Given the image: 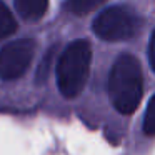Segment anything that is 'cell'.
Instances as JSON below:
<instances>
[{
    "label": "cell",
    "mask_w": 155,
    "mask_h": 155,
    "mask_svg": "<svg viewBox=\"0 0 155 155\" xmlns=\"http://www.w3.org/2000/svg\"><path fill=\"white\" fill-rule=\"evenodd\" d=\"M143 94V75L134 55H120L108 77V95L120 114H134Z\"/></svg>",
    "instance_id": "cell-1"
},
{
    "label": "cell",
    "mask_w": 155,
    "mask_h": 155,
    "mask_svg": "<svg viewBox=\"0 0 155 155\" xmlns=\"http://www.w3.org/2000/svg\"><path fill=\"white\" fill-rule=\"evenodd\" d=\"M92 47L87 40H75L60 55L57 67L58 90L67 98H74L82 92L90 74Z\"/></svg>",
    "instance_id": "cell-2"
},
{
    "label": "cell",
    "mask_w": 155,
    "mask_h": 155,
    "mask_svg": "<svg viewBox=\"0 0 155 155\" xmlns=\"http://www.w3.org/2000/svg\"><path fill=\"white\" fill-rule=\"evenodd\" d=\"M143 20L125 5L108 7L94 20V32L108 42L128 40L140 32Z\"/></svg>",
    "instance_id": "cell-3"
},
{
    "label": "cell",
    "mask_w": 155,
    "mask_h": 155,
    "mask_svg": "<svg viewBox=\"0 0 155 155\" xmlns=\"http://www.w3.org/2000/svg\"><path fill=\"white\" fill-rule=\"evenodd\" d=\"M35 52V42L30 38L15 40L0 50V78L15 80L28 68Z\"/></svg>",
    "instance_id": "cell-4"
},
{
    "label": "cell",
    "mask_w": 155,
    "mask_h": 155,
    "mask_svg": "<svg viewBox=\"0 0 155 155\" xmlns=\"http://www.w3.org/2000/svg\"><path fill=\"white\" fill-rule=\"evenodd\" d=\"M48 0H15V8L25 20H38L47 12Z\"/></svg>",
    "instance_id": "cell-5"
},
{
    "label": "cell",
    "mask_w": 155,
    "mask_h": 155,
    "mask_svg": "<svg viewBox=\"0 0 155 155\" xmlns=\"http://www.w3.org/2000/svg\"><path fill=\"white\" fill-rule=\"evenodd\" d=\"M15 28H17V22H15L12 12L8 10V7L4 2H0V40L10 37L15 32Z\"/></svg>",
    "instance_id": "cell-6"
},
{
    "label": "cell",
    "mask_w": 155,
    "mask_h": 155,
    "mask_svg": "<svg viewBox=\"0 0 155 155\" xmlns=\"http://www.w3.org/2000/svg\"><path fill=\"white\" fill-rule=\"evenodd\" d=\"M105 0H67L65 2V8L70 14L75 15H85L88 12L95 10L98 5H102Z\"/></svg>",
    "instance_id": "cell-7"
},
{
    "label": "cell",
    "mask_w": 155,
    "mask_h": 155,
    "mask_svg": "<svg viewBox=\"0 0 155 155\" xmlns=\"http://www.w3.org/2000/svg\"><path fill=\"white\" fill-rule=\"evenodd\" d=\"M55 50H57V45H54V47H52L50 50L47 52V54H45V57H44V60H42V64L38 65L37 77H35L37 84H44V82L48 78V72H50V65H52V60H54Z\"/></svg>",
    "instance_id": "cell-8"
},
{
    "label": "cell",
    "mask_w": 155,
    "mask_h": 155,
    "mask_svg": "<svg viewBox=\"0 0 155 155\" xmlns=\"http://www.w3.org/2000/svg\"><path fill=\"white\" fill-rule=\"evenodd\" d=\"M143 132L145 135L152 137L155 134V110H153V98H150L145 110V118H143Z\"/></svg>",
    "instance_id": "cell-9"
},
{
    "label": "cell",
    "mask_w": 155,
    "mask_h": 155,
    "mask_svg": "<svg viewBox=\"0 0 155 155\" xmlns=\"http://www.w3.org/2000/svg\"><path fill=\"white\" fill-rule=\"evenodd\" d=\"M148 60H150V67L153 68V35L148 42Z\"/></svg>",
    "instance_id": "cell-10"
}]
</instances>
